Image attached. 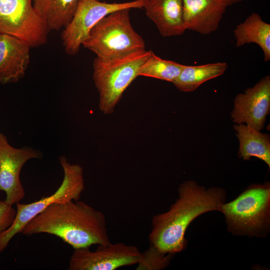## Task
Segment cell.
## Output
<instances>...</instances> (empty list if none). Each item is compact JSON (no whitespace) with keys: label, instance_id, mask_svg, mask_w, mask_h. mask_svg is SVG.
Listing matches in <instances>:
<instances>
[{"label":"cell","instance_id":"1","mask_svg":"<svg viewBox=\"0 0 270 270\" xmlns=\"http://www.w3.org/2000/svg\"><path fill=\"white\" fill-rule=\"evenodd\" d=\"M178 194L167 212L152 218L150 244L165 254H174L184 250L188 242L185 234L190 224L204 213L218 211L226 195L222 188H206L194 180L181 184Z\"/></svg>","mask_w":270,"mask_h":270},{"label":"cell","instance_id":"2","mask_svg":"<svg viewBox=\"0 0 270 270\" xmlns=\"http://www.w3.org/2000/svg\"><path fill=\"white\" fill-rule=\"evenodd\" d=\"M21 233L52 234L74 249L110 242L104 213L79 200L50 204L29 221Z\"/></svg>","mask_w":270,"mask_h":270},{"label":"cell","instance_id":"3","mask_svg":"<svg viewBox=\"0 0 270 270\" xmlns=\"http://www.w3.org/2000/svg\"><path fill=\"white\" fill-rule=\"evenodd\" d=\"M228 230L233 235L265 238L270 230V184L250 185L236 198L222 204Z\"/></svg>","mask_w":270,"mask_h":270},{"label":"cell","instance_id":"4","mask_svg":"<svg viewBox=\"0 0 270 270\" xmlns=\"http://www.w3.org/2000/svg\"><path fill=\"white\" fill-rule=\"evenodd\" d=\"M131 9L113 12L92 29L82 46L101 60H109L145 49V42L132 26Z\"/></svg>","mask_w":270,"mask_h":270},{"label":"cell","instance_id":"5","mask_svg":"<svg viewBox=\"0 0 270 270\" xmlns=\"http://www.w3.org/2000/svg\"><path fill=\"white\" fill-rule=\"evenodd\" d=\"M146 49L109 60L96 58L93 80L99 94V108L105 114H112L122 95L138 76L139 70L152 52Z\"/></svg>","mask_w":270,"mask_h":270},{"label":"cell","instance_id":"6","mask_svg":"<svg viewBox=\"0 0 270 270\" xmlns=\"http://www.w3.org/2000/svg\"><path fill=\"white\" fill-rule=\"evenodd\" d=\"M63 169L64 177L58 190L52 195L43 197L34 202L24 204L18 202L16 215L12 226L0 235V253L8 246L11 240L21 233L24 226L33 218L50 204L56 202L78 201L84 189L82 168L78 164H72L64 156L58 158Z\"/></svg>","mask_w":270,"mask_h":270},{"label":"cell","instance_id":"7","mask_svg":"<svg viewBox=\"0 0 270 270\" xmlns=\"http://www.w3.org/2000/svg\"><path fill=\"white\" fill-rule=\"evenodd\" d=\"M146 1L108 3L97 0H79L72 18L61 34L66 52L69 55L76 54L92 29L106 15L122 9L142 8Z\"/></svg>","mask_w":270,"mask_h":270},{"label":"cell","instance_id":"8","mask_svg":"<svg viewBox=\"0 0 270 270\" xmlns=\"http://www.w3.org/2000/svg\"><path fill=\"white\" fill-rule=\"evenodd\" d=\"M49 31L32 0H0V34L20 38L34 48L46 43Z\"/></svg>","mask_w":270,"mask_h":270},{"label":"cell","instance_id":"9","mask_svg":"<svg viewBox=\"0 0 270 270\" xmlns=\"http://www.w3.org/2000/svg\"><path fill=\"white\" fill-rule=\"evenodd\" d=\"M92 251L89 248L74 249L70 258V270H115L137 264L141 252L134 246L123 242L98 245Z\"/></svg>","mask_w":270,"mask_h":270},{"label":"cell","instance_id":"10","mask_svg":"<svg viewBox=\"0 0 270 270\" xmlns=\"http://www.w3.org/2000/svg\"><path fill=\"white\" fill-rule=\"evenodd\" d=\"M42 152L30 146L16 148L0 130V191L5 192V202L16 204L24 198L25 192L20 180L24 165L31 159H40Z\"/></svg>","mask_w":270,"mask_h":270},{"label":"cell","instance_id":"11","mask_svg":"<svg viewBox=\"0 0 270 270\" xmlns=\"http://www.w3.org/2000/svg\"><path fill=\"white\" fill-rule=\"evenodd\" d=\"M270 110V77L266 76L244 93L236 95L231 117L234 123L245 124L260 132Z\"/></svg>","mask_w":270,"mask_h":270},{"label":"cell","instance_id":"12","mask_svg":"<svg viewBox=\"0 0 270 270\" xmlns=\"http://www.w3.org/2000/svg\"><path fill=\"white\" fill-rule=\"evenodd\" d=\"M30 48L23 40L0 34V84L16 83L23 78L30 62Z\"/></svg>","mask_w":270,"mask_h":270},{"label":"cell","instance_id":"13","mask_svg":"<svg viewBox=\"0 0 270 270\" xmlns=\"http://www.w3.org/2000/svg\"><path fill=\"white\" fill-rule=\"evenodd\" d=\"M227 7L220 0H182L186 30L202 34L216 31Z\"/></svg>","mask_w":270,"mask_h":270},{"label":"cell","instance_id":"14","mask_svg":"<svg viewBox=\"0 0 270 270\" xmlns=\"http://www.w3.org/2000/svg\"><path fill=\"white\" fill-rule=\"evenodd\" d=\"M143 8L162 36H180L186 30L182 0H146Z\"/></svg>","mask_w":270,"mask_h":270},{"label":"cell","instance_id":"15","mask_svg":"<svg viewBox=\"0 0 270 270\" xmlns=\"http://www.w3.org/2000/svg\"><path fill=\"white\" fill-rule=\"evenodd\" d=\"M236 46L240 47L246 44H257L263 52L265 62L270 60V24L264 21L256 12L252 13L234 31Z\"/></svg>","mask_w":270,"mask_h":270},{"label":"cell","instance_id":"16","mask_svg":"<svg viewBox=\"0 0 270 270\" xmlns=\"http://www.w3.org/2000/svg\"><path fill=\"white\" fill-rule=\"evenodd\" d=\"M238 139V155L244 160L254 156L264 162L270 168V138L268 134H262L244 124L234 126Z\"/></svg>","mask_w":270,"mask_h":270},{"label":"cell","instance_id":"17","mask_svg":"<svg viewBox=\"0 0 270 270\" xmlns=\"http://www.w3.org/2000/svg\"><path fill=\"white\" fill-rule=\"evenodd\" d=\"M79 0H32L33 6L50 30L64 28L72 18Z\"/></svg>","mask_w":270,"mask_h":270},{"label":"cell","instance_id":"18","mask_svg":"<svg viewBox=\"0 0 270 270\" xmlns=\"http://www.w3.org/2000/svg\"><path fill=\"white\" fill-rule=\"evenodd\" d=\"M228 67L225 62L194 66L184 65L173 84L181 92H192L206 82L222 75Z\"/></svg>","mask_w":270,"mask_h":270},{"label":"cell","instance_id":"19","mask_svg":"<svg viewBox=\"0 0 270 270\" xmlns=\"http://www.w3.org/2000/svg\"><path fill=\"white\" fill-rule=\"evenodd\" d=\"M184 66L176 62L162 59L152 52L140 67L138 76L154 78L173 83Z\"/></svg>","mask_w":270,"mask_h":270},{"label":"cell","instance_id":"20","mask_svg":"<svg viewBox=\"0 0 270 270\" xmlns=\"http://www.w3.org/2000/svg\"><path fill=\"white\" fill-rule=\"evenodd\" d=\"M174 254H165L150 244L144 252L137 264L136 270H161L167 268Z\"/></svg>","mask_w":270,"mask_h":270},{"label":"cell","instance_id":"21","mask_svg":"<svg viewBox=\"0 0 270 270\" xmlns=\"http://www.w3.org/2000/svg\"><path fill=\"white\" fill-rule=\"evenodd\" d=\"M16 215V210L5 200H0V235L13 224Z\"/></svg>","mask_w":270,"mask_h":270},{"label":"cell","instance_id":"22","mask_svg":"<svg viewBox=\"0 0 270 270\" xmlns=\"http://www.w3.org/2000/svg\"><path fill=\"white\" fill-rule=\"evenodd\" d=\"M224 2L227 6H231L237 3L240 2L243 0H220Z\"/></svg>","mask_w":270,"mask_h":270},{"label":"cell","instance_id":"23","mask_svg":"<svg viewBox=\"0 0 270 270\" xmlns=\"http://www.w3.org/2000/svg\"><path fill=\"white\" fill-rule=\"evenodd\" d=\"M99 0V1H102V0Z\"/></svg>","mask_w":270,"mask_h":270}]
</instances>
